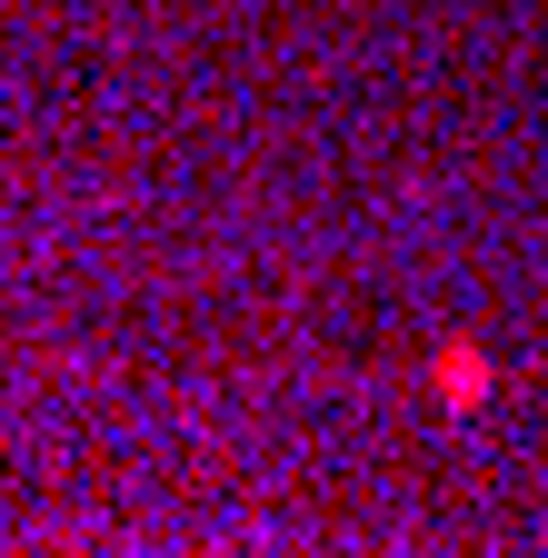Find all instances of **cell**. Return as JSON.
<instances>
[{
    "label": "cell",
    "mask_w": 548,
    "mask_h": 558,
    "mask_svg": "<svg viewBox=\"0 0 548 558\" xmlns=\"http://www.w3.org/2000/svg\"><path fill=\"white\" fill-rule=\"evenodd\" d=\"M439 389H449V399H478V360H459V349H449V360H439Z\"/></svg>",
    "instance_id": "6da1fadb"
}]
</instances>
